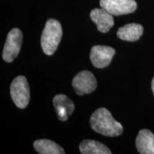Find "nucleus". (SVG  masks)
<instances>
[{"label":"nucleus","instance_id":"obj_1","mask_svg":"<svg viewBox=\"0 0 154 154\" xmlns=\"http://www.w3.org/2000/svg\"><path fill=\"white\" fill-rule=\"evenodd\" d=\"M90 126L94 131L106 136H118L122 134V125L113 118L106 108H99L92 113Z\"/></svg>","mask_w":154,"mask_h":154},{"label":"nucleus","instance_id":"obj_2","mask_svg":"<svg viewBox=\"0 0 154 154\" xmlns=\"http://www.w3.org/2000/svg\"><path fill=\"white\" fill-rule=\"evenodd\" d=\"M62 36L60 22L56 19H49L46 23L41 37V45L44 54L51 56L55 52Z\"/></svg>","mask_w":154,"mask_h":154},{"label":"nucleus","instance_id":"obj_3","mask_svg":"<svg viewBox=\"0 0 154 154\" xmlns=\"http://www.w3.org/2000/svg\"><path fill=\"white\" fill-rule=\"evenodd\" d=\"M10 94L12 101L19 109L27 106L30 100V89L27 80L23 76L16 77L10 86Z\"/></svg>","mask_w":154,"mask_h":154},{"label":"nucleus","instance_id":"obj_4","mask_svg":"<svg viewBox=\"0 0 154 154\" xmlns=\"http://www.w3.org/2000/svg\"><path fill=\"white\" fill-rule=\"evenodd\" d=\"M22 40V32L19 29H12L9 32L2 54V58L6 62H12L16 59L20 51Z\"/></svg>","mask_w":154,"mask_h":154},{"label":"nucleus","instance_id":"obj_5","mask_svg":"<svg viewBox=\"0 0 154 154\" xmlns=\"http://www.w3.org/2000/svg\"><path fill=\"white\" fill-rule=\"evenodd\" d=\"M74 91L79 96L91 94L95 91L97 82L94 75L88 71H82L77 74L72 80Z\"/></svg>","mask_w":154,"mask_h":154},{"label":"nucleus","instance_id":"obj_6","mask_svg":"<svg viewBox=\"0 0 154 154\" xmlns=\"http://www.w3.org/2000/svg\"><path fill=\"white\" fill-rule=\"evenodd\" d=\"M100 6L115 16L130 14L136 11L135 0H100Z\"/></svg>","mask_w":154,"mask_h":154},{"label":"nucleus","instance_id":"obj_7","mask_svg":"<svg viewBox=\"0 0 154 154\" xmlns=\"http://www.w3.org/2000/svg\"><path fill=\"white\" fill-rule=\"evenodd\" d=\"M115 53V49L112 47L101 45L94 46L90 52V59L94 66L103 69L110 64Z\"/></svg>","mask_w":154,"mask_h":154},{"label":"nucleus","instance_id":"obj_8","mask_svg":"<svg viewBox=\"0 0 154 154\" xmlns=\"http://www.w3.org/2000/svg\"><path fill=\"white\" fill-rule=\"evenodd\" d=\"M90 17L97 26L98 31L101 33H106L114 24L113 15L102 7L91 10Z\"/></svg>","mask_w":154,"mask_h":154},{"label":"nucleus","instance_id":"obj_9","mask_svg":"<svg viewBox=\"0 0 154 154\" xmlns=\"http://www.w3.org/2000/svg\"><path fill=\"white\" fill-rule=\"evenodd\" d=\"M53 103L58 119L61 121L68 120L74 111V104L72 100L63 94H58L54 98Z\"/></svg>","mask_w":154,"mask_h":154},{"label":"nucleus","instance_id":"obj_10","mask_svg":"<svg viewBox=\"0 0 154 154\" xmlns=\"http://www.w3.org/2000/svg\"><path fill=\"white\" fill-rule=\"evenodd\" d=\"M138 151L141 154H154V135L148 129L140 130L136 140Z\"/></svg>","mask_w":154,"mask_h":154},{"label":"nucleus","instance_id":"obj_11","mask_svg":"<svg viewBox=\"0 0 154 154\" xmlns=\"http://www.w3.org/2000/svg\"><path fill=\"white\" fill-rule=\"evenodd\" d=\"M143 32V28L141 25L131 23L119 28L116 35L123 41L136 42L141 36Z\"/></svg>","mask_w":154,"mask_h":154},{"label":"nucleus","instance_id":"obj_12","mask_svg":"<svg viewBox=\"0 0 154 154\" xmlns=\"http://www.w3.org/2000/svg\"><path fill=\"white\" fill-rule=\"evenodd\" d=\"M82 154H111V151L106 146L94 140H84L79 144Z\"/></svg>","mask_w":154,"mask_h":154},{"label":"nucleus","instance_id":"obj_13","mask_svg":"<svg viewBox=\"0 0 154 154\" xmlns=\"http://www.w3.org/2000/svg\"><path fill=\"white\" fill-rule=\"evenodd\" d=\"M34 147L40 154H64L65 151L55 142L48 139H39L34 142Z\"/></svg>","mask_w":154,"mask_h":154},{"label":"nucleus","instance_id":"obj_14","mask_svg":"<svg viewBox=\"0 0 154 154\" xmlns=\"http://www.w3.org/2000/svg\"><path fill=\"white\" fill-rule=\"evenodd\" d=\"M151 88H152V91H153V93L154 94V77L151 82Z\"/></svg>","mask_w":154,"mask_h":154}]
</instances>
